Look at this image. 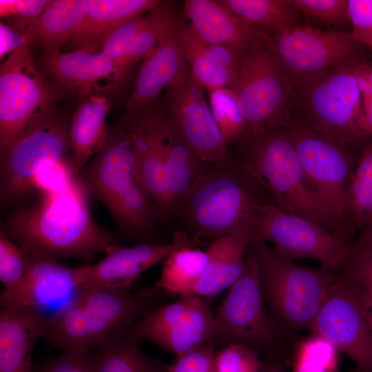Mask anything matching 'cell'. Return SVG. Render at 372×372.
I'll use <instances>...</instances> for the list:
<instances>
[{
	"label": "cell",
	"instance_id": "cell-1",
	"mask_svg": "<svg viewBox=\"0 0 372 372\" xmlns=\"http://www.w3.org/2000/svg\"><path fill=\"white\" fill-rule=\"evenodd\" d=\"M87 197L77 176L65 187L17 207L0 231L28 258H73L89 264L96 254H107L121 245L94 221Z\"/></svg>",
	"mask_w": 372,
	"mask_h": 372
},
{
	"label": "cell",
	"instance_id": "cell-2",
	"mask_svg": "<svg viewBox=\"0 0 372 372\" xmlns=\"http://www.w3.org/2000/svg\"><path fill=\"white\" fill-rule=\"evenodd\" d=\"M271 198L259 179L234 157L206 169L176 207L172 218L196 245L236 232L251 234L259 208Z\"/></svg>",
	"mask_w": 372,
	"mask_h": 372
},
{
	"label": "cell",
	"instance_id": "cell-3",
	"mask_svg": "<svg viewBox=\"0 0 372 372\" xmlns=\"http://www.w3.org/2000/svg\"><path fill=\"white\" fill-rule=\"evenodd\" d=\"M78 178L88 196L107 207L123 236L144 238L161 219L139 176L132 138L119 123Z\"/></svg>",
	"mask_w": 372,
	"mask_h": 372
},
{
	"label": "cell",
	"instance_id": "cell-4",
	"mask_svg": "<svg viewBox=\"0 0 372 372\" xmlns=\"http://www.w3.org/2000/svg\"><path fill=\"white\" fill-rule=\"evenodd\" d=\"M160 296L150 287L84 289L70 305L46 322L42 339L51 349L85 354L106 338L127 331L158 307Z\"/></svg>",
	"mask_w": 372,
	"mask_h": 372
},
{
	"label": "cell",
	"instance_id": "cell-5",
	"mask_svg": "<svg viewBox=\"0 0 372 372\" xmlns=\"http://www.w3.org/2000/svg\"><path fill=\"white\" fill-rule=\"evenodd\" d=\"M251 242L269 314L287 338L309 329L337 276L321 267H300L266 242Z\"/></svg>",
	"mask_w": 372,
	"mask_h": 372
},
{
	"label": "cell",
	"instance_id": "cell-6",
	"mask_svg": "<svg viewBox=\"0 0 372 372\" xmlns=\"http://www.w3.org/2000/svg\"><path fill=\"white\" fill-rule=\"evenodd\" d=\"M229 88L244 118L247 140L290 123L293 86L260 28L242 52Z\"/></svg>",
	"mask_w": 372,
	"mask_h": 372
},
{
	"label": "cell",
	"instance_id": "cell-7",
	"mask_svg": "<svg viewBox=\"0 0 372 372\" xmlns=\"http://www.w3.org/2000/svg\"><path fill=\"white\" fill-rule=\"evenodd\" d=\"M234 158L259 179L278 207L338 236L309 186L287 127L245 141Z\"/></svg>",
	"mask_w": 372,
	"mask_h": 372
},
{
	"label": "cell",
	"instance_id": "cell-8",
	"mask_svg": "<svg viewBox=\"0 0 372 372\" xmlns=\"http://www.w3.org/2000/svg\"><path fill=\"white\" fill-rule=\"evenodd\" d=\"M286 338L265 305L251 241L241 276L229 287L216 310L214 335L207 343L215 347L223 344H243L257 349L263 356L289 358Z\"/></svg>",
	"mask_w": 372,
	"mask_h": 372
},
{
	"label": "cell",
	"instance_id": "cell-9",
	"mask_svg": "<svg viewBox=\"0 0 372 372\" xmlns=\"http://www.w3.org/2000/svg\"><path fill=\"white\" fill-rule=\"evenodd\" d=\"M61 96L36 68L28 46L7 56L0 66V152L46 123Z\"/></svg>",
	"mask_w": 372,
	"mask_h": 372
},
{
	"label": "cell",
	"instance_id": "cell-10",
	"mask_svg": "<svg viewBox=\"0 0 372 372\" xmlns=\"http://www.w3.org/2000/svg\"><path fill=\"white\" fill-rule=\"evenodd\" d=\"M356 58L333 65L293 89V103L305 112L304 121L344 145L362 137L358 129L362 96L353 71Z\"/></svg>",
	"mask_w": 372,
	"mask_h": 372
},
{
	"label": "cell",
	"instance_id": "cell-11",
	"mask_svg": "<svg viewBox=\"0 0 372 372\" xmlns=\"http://www.w3.org/2000/svg\"><path fill=\"white\" fill-rule=\"evenodd\" d=\"M286 127L316 200L338 236L345 240L344 198L352 173L347 145L324 136L304 120H291Z\"/></svg>",
	"mask_w": 372,
	"mask_h": 372
},
{
	"label": "cell",
	"instance_id": "cell-12",
	"mask_svg": "<svg viewBox=\"0 0 372 372\" xmlns=\"http://www.w3.org/2000/svg\"><path fill=\"white\" fill-rule=\"evenodd\" d=\"M70 122L56 112L39 129L0 152L1 208L25 205L35 194L33 181L44 167L72 161Z\"/></svg>",
	"mask_w": 372,
	"mask_h": 372
},
{
	"label": "cell",
	"instance_id": "cell-13",
	"mask_svg": "<svg viewBox=\"0 0 372 372\" xmlns=\"http://www.w3.org/2000/svg\"><path fill=\"white\" fill-rule=\"evenodd\" d=\"M251 240L269 241L293 259L311 258L333 272L344 267L349 246L346 240L307 219L282 211L273 203L259 208Z\"/></svg>",
	"mask_w": 372,
	"mask_h": 372
},
{
	"label": "cell",
	"instance_id": "cell-14",
	"mask_svg": "<svg viewBox=\"0 0 372 372\" xmlns=\"http://www.w3.org/2000/svg\"><path fill=\"white\" fill-rule=\"evenodd\" d=\"M264 31L293 89L333 65L355 58L358 52V43L346 31H325L300 24Z\"/></svg>",
	"mask_w": 372,
	"mask_h": 372
},
{
	"label": "cell",
	"instance_id": "cell-15",
	"mask_svg": "<svg viewBox=\"0 0 372 372\" xmlns=\"http://www.w3.org/2000/svg\"><path fill=\"white\" fill-rule=\"evenodd\" d=\"M161 106L196 155L209 166L232 158L204 94L189 66L165 89Z\"/></svg>",
	"mask_w": 372,
	"mask_h": 372
},
{
	"label": "cell",
	"instance_id": "cell-16",
	"mask_svg": "<svg viewBox=\"0 0 372 372\" xmlns=\"http://www.w3.org/2000/svg\"><path fill=\"white\" fill-rule=\"evenodd\" d=\"M214 332V313L195 294L180 296L177 301L157 307L127 331L138 341H149L177 357L209 342Z\"/></svg>",
	"mask_w": 372,
	"mask_h": 372
},
{
	"label": "cell",
	"instance_id": "cell-17",
	"mask_svg": "<svg viewBox=\"0 0 372 372\" xmlns=\"http://www.w3.org/2000/svg\"><path fill=\"white\" fill-rule=\"evenodd\" d=\"M309 329L349 356L355 372H372V322L338 276Z\"/></svg>",
	"mask_w": 372,
	"mask_h": 372
},
{
	"label": "cell",
	"instance_id": "cell-18",
	"mask_svg": "<svg viewBox=\"0 0 372 372\" xmlns=\"http://www.w3.org/2000/svg\"><path fill=\"white\" fill-rule=\"evenodd\" d=\"M28 259V268L23 280L1 292V307L31 311L48 321L79 296L87 264L70 267L50 258Z\"/></svg>",
	"mask_w": 372,
	"mask_h": 372
},
{
	"label": "cell",
	"instance_id": "cell-19",
	"mask_svg": "<svg viewBox=\"0 0 372 372\" xmlns=\"http://www.w3.org/2000/svg\"><path fill=\"white\" fill-rule=\"evenodd\" d=\"M42 63L60 94L78 99L94 92H114L127 75L101 51L43 54Z\"/></svg>",
	"mask_w": 372,
	"mask_h": 372
},
{
	"label": "cell",
	"instance_id": "cell-20",
	"mask_svg": "<svg viewBox=\"0 0 372 372\" xmlns=\"http://www.w3.org/2000/svg\"><path fill=\"white\" fill-rule=\"evenodd\" d=\"M174 19L162 34L152 53L141 66L123 114H132L158 99L163 89L188 68L183 45Z\"/></svg>",
	"mask_w": 372,
	"mask_h": 372
},
{
	"label": "cell",
	"instance_id": "cell-21",
	"mask_svg": "<svg viewBox=\"0 0 372 372\" xmlns=\"http://www.w3.org/2000/svg\"><path fill=\"white\" fill-rule=\"evenodd\" d=\"M156 101L119 123L130 135L141 180L161 218H169L166 168L161 149Z\"/></svg>",
	"mask_w": 372,
	"mask_h": 372
},
{
	"label": "cell",
	"instance_id": "cell-22",
	"mask_svg": "<svg viewBox=\"0 0 372 372\" xmlns=\"http://www.w3.org/2000/svg\"><path fill=\"white\" fill-rule=\"evenodd\" d=\"M174 248L173 242L158 245L144 242L129 247L120 246L96 264H87L82 291L91 288L131 287L141 273L164 260Z\"/></svg>",
	"mask_w": 372,
	"mask_h": 372
},
{
	"label": "cell",
	"instance_id": "cell-23",
	"mask_svg": "<svg viewBox=\"0 0 372 372\" xmlns=\"http://www.w3.org/2000/svg\"><path fill=\"white\" fill-rule=\"evenodd\" d=\"M162 1L85 0L83 19L68 43L72 50L101 51L107 37L118 26L147 13Z\"/></svg>",
	"mask_w": 372,
	"mask_h": 372
},
{
	"label": "cell",
	"instance_id": "cell-24",
	"mask_svg": "<svg viewBox=\"0 0 372 372\" xmlns=\"http://www.w3.org/2000/svg\"><path fill=\"white\" fill-rule=\"evenodd\" d=\"M183 11L202 39L242 52L260 30L234 13L220 0H186Z\"/></svg>",
	"mask_w": 372,
	"mask_h": 372
},
{
	"label": "cell",
	"instance_id": "cell-25",
	"mask_svg": "<svg viewBox=\"0 0 372 372\" xmlns=\"http://www.w3.org/2000/svg\"><path fill=\"white\" fill-rule=\"evenodd\" d=\"M47 320L33 311L1 308L0 372H31L32 350Z\"/></svg>",
	"mask_w": 372,
	"mask_h": 372
},
{
	"label": "cell",
	"instance_id": "cell-26",
	"mask_svg": "<svg viewBox=\"0 0 372 372\" xmlns=\"http://www.w3.org/2000/svg\"><path fill=\"white\" fill-rule=\"evenodd\" d=\"M114 92H94L79 98L70 118L69 139L72 163L80 170L104 143L105 119Z\"/></svg>",
	"mask_w": 372,
	"mask_h": 372
},
{
	"label": "cell",
	"instance_id": "cell-27",
	"mask_svg": "<svg viewBox=\"0 0 372 372\" xmlns=\"http://www.w3.org/2000/svg\"><path fill=\"white\" fill-rule=\"evenodd\" d=\"M251 241L250 234L245 231L212 241L206 250L207 267L193 294L212 297L236 282L244 270L245 256Z\"/></svg>",
	"mask_w": 372,
	"mask_h": 372
},
{
	"label": "cell",
	"instance_id": "cell-28",
	"mask_svg": "<svg viewBox=\"0 0 372 372\" xmlns=\"http://www.w3.org/2000/svg\"><path fill=\"white\" fill-rule=\"evenodd\" d=\"M85 7V0L50 1L23 33L26 45L41 49L43 54L60 52L80 26Z\"/></svg>",
	"mask_w": 372,
	"mask_h": 372
},
{
	"label": "cell",
	"instance_id": "cell-29",
	"mask_svg": "<svg viewBox=\"0 0 372 372\" xmlns=\"http://www.w3.org/2000/svg\"><path fill=\"white\" fill-rule=\"evenodd\" d=\"M173 251L164 260L161 275L151 287L156 295L193 294L208 262L207 251L196 248V244L184 233L175 231L172 234Z\"/></svg>",
	"mask_w": 372,
	"mask_h": 372
},
{
	"label": "cell",
	"instance_id": "cell-30",
	"mask_svg": "<svg viewBox=\"0 0 372 372\" xmlns=\"http://www.w3.org/2000/svg\"><path fill=\"white\" fill-rule=\"evenodd\" d=\"M128 333L106 338L85 354L89 372H169L170 365L145 355Z\"/></svg>",
	"mask_w": 372,
	"mask_h": 372
},
{
	"label": "cell",
	"instance_id": "cell-31",
	"mask_svg": "<svg viewBox=\"0 0 372 372\" xmlns=\"http://www.w3.org/2000/svg\"><path fill=\"white\" fill-rule=\"evenodd\" d=\"M372 222V141L349 178L344 198L346 231L360 230Z\"/></svg>",
	"mask_w": 372,
	"mask_h": 372
},
{
	"label": "cell",
	"instance_id": "cell-32",
	"mask_svg": "<svg viewBox=\"0 0 372 372\" xmlns=\"http://www.w3.org/2000/svg\"><path fill=\"white\" fill-rule=\"evenodd\" d=\"M249 23L264 30L299 24L301 13L294 0H220Z\"/></svg>",
	"mask_w": 372,
	"mask_h": 372
},
{
	"label": "cell",
	"instance_id": "cell-33",
	"mask_svg": "<svg viewBox=\"0 0 372 372\" xmlns=\"http://www.w3.org/2000/svg\"><path fill=\"white\" fill-rule=\"evenodd\" d=\"M175 19L173 3L161 1L147 13V21L124 55L120 68L127 74L138 62L149 56L167 26Z\"/></svg>",
	"mask_w": 372,
	"mask_h": 372
},
{
	"label": "cell",
	"instance_id": "cell-34",
	"mask_svg": "<svg viewBox=\"0 0 372 372\" xmlns=\"http://www.w3.org/2000/svg\"><path fill=\"white\" fill-rule=\"evenodd\" d=\"M207 93L211 114L230 152L232 145L240 146L247 140L246 124L236 98L229 87L214 89Z\"/></svg>",
	"mask_w": 372,
	"mask_h": 372
},
{
	"label": "cell",
	"instance_id": "cell-35",
	"mask_svg": "<svg viewBox=\"0 0 372 372\" xmlns=\"http://www.w3.org/2000/svg\"><path fill=\"white\" fill-rule=\"evenodd\" d=\"M179 34L188 65L207 92L217 88L230 87L236 71L213 62L200 53L188 39Z\"/></svg>",
	"mask_w": 372,
	"mask_h": 372
},
{
	"label": "cell",
	"instance_id": "cell-36",
	"mask_svg": "<svg viewBox=\"0 0 372 372\" xmlns=\"http://www.w3.org/2000/svg\"><path fill=\"white\" fill-rule=\"evenodd\" d=\"M262 364L260 353L243 344H226L214 355L215 372H260Z\"/></svg>",
	"mask_w": 372,
	"mask_h": 372
},
{
	"label": "cell",
	"instance_id": "cell-37",
	"mask_svg": "<svg viewBox=\"0 0 372 372\" xmlns=\"http://www.w3.org/2000/svg\"><path fill=\"white\" fill-rule=\"evenodd\" d=\"M28 259L23 249L0 231V281L4 289H11L25 278Z\"/></svg>",
	"mask_w": 372,
	"mask_h": 372
},
{
	"label": "cell",
	"instance_id": "cell-38",
	"mask_svg": "<svg viewBox=\"0 0 372 372\" xmlns=\"http://www.w3.org/2000/svg\"><path fill=\"white\" fill-rule=\"evenodd\" d=\"M340 280L355 291H372V250L349 246Z\"/></svg>",
	"mask_w": 372,
	"mask_h": 372
},
{
	"label": "cell",
	"instance_id": "cell-39",
	"mask_svg": "<svg viewBox=\"0 0 372 372\" xmlns=\"http://www.w3.org/2000/svg\"><path fill=\"white\" fill-rule=\"evenodd\" d=\"M307 19L340 27L349 21L346 0H294Z\"/></svg>",
	"mask_w": 372,
	"mask_h": 372
},
{
	"label": "cell",
	"instance_id": "cell-40",
	"mask_svg": "<svg viewBox=\"0 0 372 372\" xmlns=\"http://www.w3.org/2000/svg\"><path fill=\"white\" fill-rule=\"evenodd\" d=\"M177 28L181 35L188 39L200 53L213 62L237 71L242 52L204 40L191 23L177 21Z\"/></svg>",
	"mask_w": 372,
	"mask_h": 372
},
{
	"label": "cell",
	"instance_id": "cell-41",
	"mask_svg": "<svg viewBox=\"0 0 372 372\" xmlns=\"http://www.w3.org/2000/svg\"><path fill=\"white\" fill-rule=\"evenodd\" d=\"M319 347V342L302 345L294 357L293 372H335L334 348H324L322 344Z\"/></svg>",
	"mask_w": 372,
	"mask_h": 372
},
{
	"label": "cell",
	"instance_id": "cell-42",
	"mask_svg": "<svg viewBox=\"0 0 372 372\" xmlns=\"http://www.w3.org/2000/svg\"><path fill=\"white\" fill-rule=\"evenodd\" d=\"M146 21L147 14H143L118 26L105 39L101 52L120 68V63L130 44Z\"/></svg>",
	"mask_w": 372,
	"mask_h": 372
},
{
	"label": "cell",
	"instance_id": "cell-43",
	"mask_svg": "<svg viewBox=\"0 0 372 372\" xmlns=\"http://www.w3.org/2000/svg\"><path fill=\"white\" fill-rule=\"evenodd\" d=\"M78 173L72 161L49 164L34 179L35 194L39 196L60 190L75 180Z\"/></svg>",
	"mask_w": 372,
	"mask_h": 372
},
{
	"label": "cell",
	"instance_id": "cell-44",
	"mask_svg": "<svg viewBox=\"0 0 372 372\" xmlns=\"http://www.w3.org/2000/svg\"><path fill=\"white\" fill-rule=\"evenodd\" d=\"M50 2L48 0H1V16L8 19L9 26L23 33Z\"/></svg>",
	"mask_w": 372,
	"mask_h": 372
},
{
	"label": "cell",
	"instance_id": "cell-45",
	"mask_svg": "<svg viewBox=\"0 0 372 372\" xmlns=\"http://www.w3.org/2000/svg\"><path fill=\"white\" fill-rule=\"evenodd\" d=\"M347 3L352 39L372 50V0H349Z\"/></svg>",
	"mask_w": 372,
	"mask_h": 372
},
{
	"label": "cell",
	"instance_id": "cell-46",
	"mask_svg": "<svg viewBox=\"0 0 372 372\" xmlns=\"http://www.w3.org/2000/svg\"><path fill=\"white\" fill-rule=\"evenodd\" d=\"M215 347L210 343L177 357L169 372H215Z\"/></svg>",
	"mask_w": 372,
	"mask_h": 372
},
{
	"label": "cell",
	"instance_id": "cell-47",
	"mask_svg": "<svg viewBox=\"0 0 372 372\" xmlns=\"http://www.w3.org/2000/svg\"><path fill=\"white\" fill-rule=\"evenodd\" d=\"M31 372H89L85 354L77 351H62L55 357L33 363Z\"/></svg>",
	"mask_w": 372,
	"mask_h": 372
},
{
	"label": "cell",
	"instance_id": "cell-48",
	"mask_svg": "<svg viewBox=\"0 0 372 372\" xmlns=\"http://www.w3.org/2000/svg\"><path fill=\"white\" fill-rule=\"evenodd\" d=\"M0 59L5 60L12 52L26 45L23 34L4 23H0Z\"/></svg>",
	"mask_w": 372,
	"mask_h": 372
},
{
	"label": "cell",
	"instance_id": "cell-49",
	"mask_svg": "<svg viewBox=\"0 0 372 372\" xmlns=\"http://www.w3.org/2000/svg\"><path fill=\"white\" fill-rule=\"evenodd\" d=\"M288 358L278 355H264L260 372H287Z\"/></svg>",
	"mask_w": 372,
	"mask_h": 372
},
{
	"label": "cell",
	"instance_id": "cell-50",
	"mask_svg": "<svg viewBox=\"0 0 372 372\" xmlns=\"http://www.w3.org/2000/svg\"><path fill=\"white\" fill-rule=\"evenodd\" d=\"M358 129L362 137L372 135V99L363 103Z\"/></svg>",
	"mask_w": 372,
	"mask_h": 372
},
{
	"label": "cell",
	"instance_id": "cell-51",
	"mask_svg": "<svg viewBox=\"0 0 372 372\" xmlns=\"http://www.w3.org/2000/svg\"><path fill=\"white\" fill-rule=\"evenodd\" d=\"M351 290L355 293L358 300L372 322V291H355L352 289Z\"/></svg>",
	"mask_w": 372,
	"mask_h": 372
},
{
	"label": "cell",
	"instance_id": "cell-52",
	"mask_svg": "<svg viewBox=\"0 0 372 372\" xmlns=\"http://www.w3.org/2000/svg\"><path fill=\"white\" fill-rule=\"evenodd\" d=\"M366 74L369 81L371 90V96H372V65L369 63H366Z\"/></svg>",
	"mask_w": 372,
	"mask_h": 372
}]
</instances>
